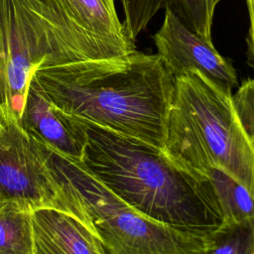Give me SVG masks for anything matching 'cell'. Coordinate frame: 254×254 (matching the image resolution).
<instances>
[{
  "label": "cell",
  "mask_w": 254,
  "mask_h": 254,
  "mask_svg": "<svg viewBox=\"0 0 254 254\" xmlns=\"http://www.w3.org/2000/svg\"><path fill=\"white\" fill-rule=\"evenodd\" d=\"M74 119L85 133L80 162L125 202L157 222L207 239L222 225L205 176L185 168L163 150Z\"/></svg>",
  "instance_id": "6da1fadb"
},
{
  "label": "cell",
  "mask_w": 254,
  "mask_h": 254,
  "mask_svg": "<svg viewBox=\"0 0 254 254\" xmlns=\"http://www.w3.org/2000/svg\"><path fill=\"white\" fill-rule=\"evenodd\" d=\"M134 50L84 30L60 0H0V110L20 121L35 73L72 79Z\"/></svg>",
  "instance_id": "7a4b0ae2"
},
{
  "label": "cell",
  "mask_w": 254,
  "mask_h": 254,
  "mask_svg": "<svg viewBox=\"0 0 254 254\" xmlns=\"http://www.w3.org/2000/svg\"><path fill=\"white\" fill-rule=\"evenodd\" d=\"M34 77L65 114L163 150L175 78L157 54L134 50L72 79Z\"/></svg>",
  "instance_id": "3957f363"
},
{
  "label": "cell",
  "mask_w": 254,
  "mask_h": 254,
  "mask_svg": "<svg viewBox=\"0 0 254 254\" xmlns=\"http://www.w3.org/2000/svg\"><path fill=\"white\" fill-rule=\"evenodd\" d=\"M175 78L163 151L203 175L218 168L254 197V149L237 115L232 92L196 70Z\"/></svg>",
  "instance_id": "277c9868"
},
{
  "label": "cell",
  "mask_w": 254,
  "mask_h": 254,
  "mask_svg": "<svg viewBox=\"0 0 254 254\" xmlns=\"http://www.w3.org/2000/svg\"><path fill=\"white\" fill-rule=\"evenodd\" d=\"M53 169L77 194L107 254H207L210 240L157 222L125 202L80 161L50 149Z\"/></svg>",
  "instance_id": "5b68a950"
},
{
  "label": "cell",
  "mask_w": 254,
  "mask_h": 254,
  "mask_svg": "<svg viewBox=\"0 0 254 254\" xmlns=\"http://www.w3.org/2000/svg\"><path fill=\"white\" fill-rule=\"evenodd\" d=\"M0 201H15L31 210L56 208L94 231L77 194L53 169L50 149L16 119H6L0 131Z\"/></svg>",
  "instance_id": "8992f818"
},
{
  "label": "cell",
  "mask_w": 254,
  "mask_h": 254,
  "mask_svg": "<svg viewBox=\"0 0 254 254\" xmlns=\"http://www.w3.org/2000/svg\"><path fill=\"white\" fill-rule=\"evenodd\" d=\"M157 55L174 76L196 70L222 89L232 92L238 87V77L232 64L206 41L190 29L170 6L160 29L153 36Z\"/></svg>",
  "instance_id": "52a82bcc"
},
{
  "label": "cell",
  "mask_w": 254,
  "mask_h": 254,
  "mask_svg": "<svg viewBox=\"0 0 254 254\" xmlns=\"http://www.w3.org/2000/svg\"><path fill=\"white\" fill-rule=\"evenodd\" d=\"M20 124L30 136L59 155L69 160L81 161L85 145L82 126L53 103L34 75Z\"/></svg>",
  "instance_id": "ba28073f"
},
{
  "label": "cell",
  "mask_w": 254,
  "mask_h": 254,
  "mask_svg": "<svg viewBox=\"0 0 254 254\" xmlns=\"http://www.w3.org/2000/svg\"><path fill=\"white\" fill-rule=\"evenodd\" d=\"M35 254H107L95 232L56 208L32 211Z\"/></svg>",
  "instance_id": "9c48e42d"
},
{
  "label": "cell",
  "mask_w": 254,
  "mask_h": 254,
  "mask_svg": "<svg viewBox=\"0 0 254 254\" xmlns=\"http://www.w3.org/2000/svg\"><path fill=\"white\" fill-rule=\"evenodd\" d=\"M222 0H120L128 37L135 41L163 8L170 5L183 22L206 41H212L214 12Z\"/></svg>",
  "instance_id": "30bf717a"
},
{
  "label": "cell",
  "mask_w": 254,
  "mask_h": 254,
  "mask_svg": "<svg viewBox=\"0 0 254 254\" xmlns=\"http://www.w3.org/2000/svg\"><path fill=\"white\" fill-rule=\"evenodd\" d=\"M68 15L84 30L135 49L120 21L114 0H60Z\"/></svg>",
  "instance_id": "8fae6325"
},
{
  "label": "cell",
  "mask_w": 254,
  "mask_h": 254,
  "mask_svg": "<svg viewBox=\"0 0 254 254\" xmlns=\"http://www.w3.org/2000/svg\"><path fill=\"white\" fill-rule=\"evenodd\" d=\"M216 195L223 223L234 224L254 219V197L229 174L210 168L203 174Z\"/></svg>",
  "instance_id": "7c38bea8"
},
{
  "label": "cell",
  "mask_w": 254,
  "mask_h": 254,
  "mask_svg": "<svg viewBox=\"0 0 254 254\" xmlns=\"http://www.w3.org/2000/svg\"><path fill=\"white\" fill-rule=\"evenodd\" d=\"M32 211L15 201H0V254H35Z\"/></svg>",
  "instance_id": "4fadbf2b"
},
{
  "label": "cell",
  "mask_w": 254,
  "mask_h": 254,
  "mask_svg": "<svg viewBox=\"0 0 254 254\" xmlns=\"http://www.w3.org/2000/svg\"><path fill=\"white\" fill-rule=\"evenodd\" d=\"M207 254H254V219L222 225L209 237Z\"/></svg>",
  "instance_id": "5bb4252c"
},
{
  "label": "cell",
  "mask_w": 254,
  "mask_h": 254,
  "mask_svg": "<svg viewBox=\"0 0 254 254\" xmlns=\"http://www.w3.org/2000/svg\"><path fill=\"white\" fill-rule=\"evenodd\" d=\"M234 106L246 133L254 149V77L247 78L232 93Z\"/></svg>",
  "instance_id": "9a60e30c"
},
{
  "label": "cell",
  "mask_w": 254,
  "mask_h": 254,
  "mask_svg": "<svg viewBox=\"0 0 254 254\" xmlns=\"http://www.w3.org/2000/svg\"><path fill=\"white\" fill-rule=\"evenodd\" d=\"M248 17V30L246 35L247 64L254 69V0H244Z\"/></svg>",
  "instance_id": "2e32d148"
},
{
  "label": "cell",
  "mask_w": 254,
  "mask_h": 254,
  "mask_svg": "<svg viewBox=\"0 0 254 254\" xmlns=\"http://www.w3.org/2000/svg\"><path fill=\"white\" fill-rule=\"evenodd\" d=\"M5 123H6V119L4 118L3 113H2V112H1V110H0V131L4 128Z\"/></svg>",
  "instance_id": "e0dca14e"
}]
</instances>
